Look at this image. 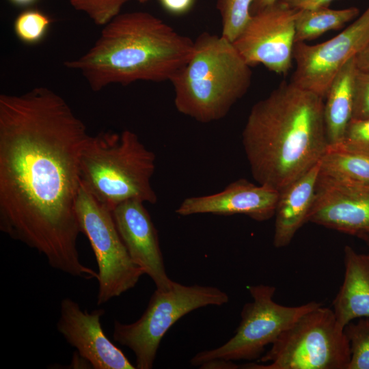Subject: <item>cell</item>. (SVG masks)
Returning a JSON list of instances; mask_svg holds the SVG:
<instances>
[{"mask_svg": "<svg viewBox=\"0 0 369 369\" xmlns=\"http://www.w3.org/2000/svg\"><path fill=\"white\" fill-rule=\"evenodd\" d=\"M90 135L54 91L0 95V230L74 277L97 279L79 259L75 210L79 154Z\"/></svg>", "mask_w": 369, "mask_h": 369, "instance_id": "cell-1", "label": "cell"}, {"mask_svg": "<svg viewBox=\"0 0 369 369\" xmlns=\"http://www.w3.org/2000/svg\"><path fill=\"white\" fill-rule=\"evenodd\" d=\"M242 143L255 180L280 192L327 150L324 99L282 81L251 107Z\"/></svg>", "mask_w": 369, "mask_h": 369, "instance_id": "cell-2", "label": "cell"}, {"mask_svg": "<svg viewBox=\"0 0 369 369\" xmlns=\"http://www.w3.org/2000/svg\"><path fill=\"white\" fill-rule=\"evenodd\" d=\"M194 42L146 12L119 14L104 25L94 44L66 62L93 91L111 83L171 81L188 62Z\"/></svg>", "mask_w": 369, "mask_h": 369, "instance_id": "cell-3", "label": "cell"}, {"mask_svg": "<svg viewBox=\"0 0 369 369\" xmlns=\"http://www.w3.org/2000/svg\"><path fill=\"white\" fill-rule=\"evenodd\" d=\"M251 66L233 43L208 32L194 41L192 56L171 79L176 109L197 122L223 118L247 92Z\"/></svg>", "mask_w": 369, "mask_h": 369, "instance_id": "cell-4", "label": "cell"}, {"mask_svg": "<svg viewBox=\"0 0 369 369\" xmlns=\"http://www.w3.org/2000/svg\"><path fill=\"white\" fill-rule=\"evenodd\" d=\"M155 160L129 130L89 135L79 154L81 184L110 210L128 200L156 204L151 184Z\"/></svg>", "mask_w": 369, "mask_h": 369, "instance_id": "cell-5", "label": "cell"}, {"mask_svg": "<svg viewBox=\"0 0 369 369\" xmlns=\"http://www.w3.org/2000/svg\"><path fill=\"white\" fill-rule=\"evenodd\" d=\"M260 360L247 369H346L351 358L344 327L322 305L306 312L284 331Z\"/></svg>", "mask_w": 369, "mask_h": 369, "instance_id": "cell-6", "label": "cell"}, {"mask_svg": "<svg viewBox=\"0 0 369 369\" xmlns=\"http://www.w3.org/2000/svg\"><path fill=\"white\" fill-rule=\"evenodd\" d=\"M228 301L227 293L218 288L174 281L167 289L156 288L137 320L129 324L115 321L113 338L133 352L136 368L150 369L162 338L177 320L196 309Z\"/></svg>", "mask_w": 369, "mask_h": 369, "instance_id": "cell-7", "label": "cell"}, {"mask_svg": "<svg viewBox=\"0 0 369 369\" xmlns=\"http://www.w3.org/2000/svg\"><path fill=\"white\" fill-rule=\"evenodd\" d=\"M248 290L252 301L243 306L234 336L216 348L197 353L190 360L192 366L200 367L215 359H256L301 316L321 305L316 301L298 306L280 305L273 300L275 288L271 285L250 286Z\"/></svg>", "mask_w": 369, "mask_h": 369, "instance_id": "cell-8", "label": "cell"}, {"mask_svg": "<svg viewBox=\"0 0 369 369\" xmlns=\"http://www.w3.org/2000/svg\"><path fill=\"white\" fill-rule=\"evenodd\" d=\"M76 214L81 232L87 238L98 265L97 304L102 305L134 288L143 271L136 265L119 234L111 210L81 184Z\"/></svg>", "mask_w": 369, "mask_h": 369, "instance_id": "cell-9", "label": "cell"}, {"mask_svg": "<svg viewBox=\"0 0 369 369\" xmlns=\"http://www.w3.org/2000/svg\"><path fill=\"white\" fill-rule=\"evenodd\" d=\"M369 43V6L335 37L314 45L296 42V67L290 81L325 99L334 77L343 66Z\"/></svg>", "mask_w": 369, "mask_h": 369, "instance_id": "cell-10", "label": "cell"}, {"mask_svg": "<svg viewBox=\"0 0 369 369\" xmlns=\"http://www.w3.org/2000/svg\"><path fill=\"white\" fill-rule=\"evenodd\" d=\"M297 11L277 0L251 15L232 42L247 64H262L277 74L288 73L293 59Z\"/></svg>", "mask_w": 369, "mask_h": 369, "instance_id": "cell-11", "label": "cell"}, {"mask_svg": "<svg viewBox=\"0 0 369 369\" xmlns=\"http://www.w3.org/2000/svg\"><path fill=\"white\" fill-rule=\"evenodd\" d=\"M308 222L357 237L369 245V184L319 174Z\"/></svg>", "mask_w": 369, "mask_h": 369, "instance_id": "cell-12", "label": "cell"}, {"mask_svg": "<svg viewBox=\"0 0 369 369\" xmlns=\"http://www.w3.org/2000/svg\"><path fill=\"white\" fill-rule=\"evenodd\" d=\"M103 309L91 312L66 297L60 303L57 330L94 369H134L136 367L107 338L100 323Z\"/></svg>", "mask_w": 369, "mask_h": 369, "instance_id": "cell-13", "label": "cell"}, {"mask_svg": "<svg viewBox=\"0 0 369 369\" xmlns=\"http://www.w3.org/2000/svg\"><path fill=\"white\" fill-rule=\"evenodd\" d=\"M119 234L133 262L154 282L157 289L172 283L167 275L157 230L144 202L128 200L111 210Z\"/></svg>", "mask_w": 369, "mask_h": 369, "instance_id": "cell-14", "label": "cell"}, {"mask_svg": "<svg viewBox=\"0 0 369 369\" xmlns=\"http://www.w3.org/2000/svg\"><path fill=\"white\" fill-rule=\"evenodd\" d=\"M279 196V192L271 187L239 179L220 192L184 199L176 213L181 216L241 214L264 221L275 216Z\"/></svg>", "mask_w": 369, "mask_h": 369, "instance_id": "cell-15", "label": "cell"}, {"mask_svg": "<svg viewBox=\"0 0 369 369\" xmlns=\"http://www.w3.org/2000/svg\"><path fill=\"white\" fill-rule=\"evenodd\" d=\"M319 174L320 161L279 192L275 213V247L288 245L297 231L308 222Z\"/></svg>", "mask_w": 369, "mask_h": 369, "instance_id": "cell-16", "label": "cell"}, {"mask_svg": "<svg viewBox=\"0 0 369 369\" xmlns=\"http://www.w3.org/2000/svg\"><path fill=\"white\" fill-rule=\"evenodd\" d=\"M344 275L334 298L333 310L339 324L344 327L350 322L369 317V253L344 248Z\"/></svg>", "mask_w": 369, "mask_h": 369, "instance_id": "cell-17", "label": "cell"}, {"mask_svg": "<svg viewBox=\"0 0 369 369\" xmlns=\"http://www.w3.org/2000/svg\"><path fill=\"white\" fill-rule=\"evenodd\" d=\"M356 71L353 57L336 75L325 98L324 121L328 147H336L342 142L352 120Z\"/></svg>", "mask_w": 369, "mask_h": 369, "instance_id": "cell-18", "label": "cell"}, {"mask_svg": "<svg viewBox=\"0 0 369 369\" xmlns=\"http://www.w3.org/2000/svg\"><path fill=\"white\" fill-rule=\"evenodd\" d=\"M359 13V10L356 7L334 10L325 6L299 10L295 21V42H305L327 31L340 29L355 18Z\"/></svg>", "mask_w": 369, "mask_h": 369, "instance_id": "cell-19", "label": "cell"}, {"mask_svg": "<svg viewBox=\"0 0 369 369\" xmlns=\"http://www.w3.org/2000/svg\"><path fill=\"white\" fill-rule=\"evenodd\" d=\"M320 174L341 181L369 184V157L336 148H327L320 160Z\"/></svg>", "mask_w": 369, "mask_h": 369, "instance_id": "cell-20", "label": "cell"}, {"mask_svg": "<svg viewBox=\"0 0 369 369\" xmlns=\"http://www.w3.org/2000/svg\"><path fill=\"white\" fill-rule=\"evenodd\" d=\"M254 0H217L222 30L221 35L233 42L249 21L251 6Z\"/></svg>", "mask_w": 369, "mask_h": 369, "instance_id": "cell-21", "label": "cell"}, {"mask_svg": "<svg viewBox=\"0 0 369 369\" xmlns=\"http://www.w3.org/2000/svg\"><path fill=\"white\" fill-rule=\"evenodd\" d=\"M351 358L346 369H369V317L358 318L344 327Z\"/></svg>", "mask_w": 369, "mask_h": 369, "instance_id": "cell-22", "label": "cell"}, {"mask_svg": "<svg viewBox=\"0 0 369 369\" xmlns=\"http://www.w3.org/2000/svg\"><path fill=\"white\" fill-rule=\"evenodd\" d=\"M50 23V18L43 13L28 10L17 16L14 28L20 40L27 43H35L42 38Z\"/></svg>", "mask_w": 369, "mask_h": 369, "instance_id": "cell-23", "label": "cell"}, {"mask_svg": "<svg viewBox=\"0 0 369 369\" xmlns=\"http://www.w3.org/2000/svg\"><path fill=\"white\" fill-rule=\"evenodd\" d=\"M128 0H70L77 10L85 13L96 25H105L120 14Z\"/></svg>", "mask_w": 369, "mask_h": 369, "instance_id": "cell-24", "label": "cell"}, {"mask_svg": "<svg viewBox=\"0 0 369 369\" xmlns=\"http://www.w3.org/2000/svg\"><path fill=\"white\" fill-rule=\"evenodd\" d=\"M369 157V119H352L348 124L342 142L336 147Z\"/></svg>", "mask_w": 369, "mask_h": 369, "instance_id": "cell-25", "label": "cell"}, {"mask_svg": "<svg viewBox=\"0 0 369 369\" xmlns=\"http://www.w3.org/2000/svg\"><path fill=\"white\" fill-rule=\"evenodd\" d=\"M354 120L369 119V72L357 68L353 83Z\"/></svg>", "mask_w": 369, "mask_h": 369, "instance_id": "cell-26", "label": "cell"}, {"mask_svg": "<svg viewBox=\"0 0 369 369\" xmlns=\"http://www.w3.org/2000/svg\"><path fill=\"white\" fill-rule=\"evenodd\" d=\"M162 7L173 14H183L193 6L195 0H159Z\"/></svg>", "mask_w": 369, "mask_h": 369, "instance_id": "cell-27", "label": "cell"}, {"mask_svg": "<svg viewBox=\"0 0 369 369\" xmlns=\"http://www.w3.org/2000/svg\"><path fill=\"white\" fill-rule=\"evenodd\" d=\"M288 7L294 10L314 9L329 6L335 0H279Z\"/></svg>", "mask_w": 369, "mask_h": 369, "instance_id": "cell-28", "label": "cell"}, {"mask_svg": "<svg viewBox=\"0 0 369 369\" xmlns=\"http://www.w3.org/2000/svg\"><path fill=\"white\" fill-rule=\"evenodd\" d=\"M358 70L369 72V43L355 56Z\"/></svg>", "mask_w": 369, "mask_h": 369, "instance_id": "cell-29", "label": "cell"}, {"mask_svg": "<svg viewBox=\"0 0 369 369\" xmlns=\"http://www.w3.org/2000/svg\"><path fill=\"white\" fill-rule=\"evenodd\" d=\"M200 368H228L234 369L238 368V366L233 363V361H224L221 359H215L208 361Z\"/></svg>", "mask_w": 369, "mask_h": 369, "instance_id": "cell-30", "label": "cell"}, {"mask_svg": "<svg viewBox=\"0 0 369 369\" xmlns=\"http://www.w3.org/2000/svg\"><path fill=\"white\" fill-rule=\"evenodd\" d=\"M277 0H254L251 6V15L275 3Z\"/></svg>", "mask_w": 369, "mask_h": 369, "instance_id": "cell-31", "label": "cell"}, {"mask_svg": "<svg viewBox=\"0 0 369 369\" xmlns=\"http://www.w3.org/2000/svg\"><path fill=\"white\" fill-rule=\"evenodd\" d=\"M11 1L18 4H27L33 1V0H11Z\"/></svg>", "mask_w": 369, "mask_h": 369, "instance_id": "cell-32", "label": "cell"}, {"mask_svg": "<svg viewBox=\"0 0 369 369\" xmlns=\"http://www.w3.org/2000/svg\"><path fill=\"white\" fill-rule=\"evenodd\" d=\"M135 1H138V2H139V3H145V2H146V1H148V0H135Z\"/></svg>", "mask_w": 369, "mask_h": 369, "instance_id": "cell-33", "label": "cell"}]
</instances>
